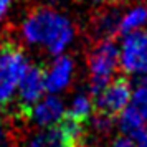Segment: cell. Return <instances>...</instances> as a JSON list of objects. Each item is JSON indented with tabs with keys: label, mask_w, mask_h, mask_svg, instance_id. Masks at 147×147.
Segmentation results:
<instances>
[{
	"label": "cell",
	"mask_w": 147,
	"mask_h": 147,
	"mask_svg": "<svg viewBox=\"0 0 147 147\" xmlns=\"http://www.w3.org/2000/svg\"><path fill=\"white\" fill-rule=\"evenodd\" d=\"M22 33L27 41L43 43L51 55H58L73 40L74 28L71 22L55 8L38 5L27 12Z\"/></svg>",
	"instance_id": "cell-1"
},
{
	"label": "cell",
	"mask_w": 147,
	"mask_h": 147,
	"mask_svg": "<svg viewBox=\"0 0 147 147\" xmlns=\"http://www.w3.org/2000/svg\"><path fill=\"white\" fill-rule=\"evenodd\" d=\"M28 63L18 43L5 41L0 45V109L5 111L18 88Z\"/></svg>",
	"instance_id": "cell-2"
},
{
	"label": "cell",
	"mask_w": 147,
	"mask_h": 147,
	"mask_svg": "<svg viewBox=\"0 0 147 147\" xmlns=\"http://www.w3.org/2000/svg\"><path fill=\"white\" fill-rule=\"evenodd\" d=\"M119 50L114 40L91 41L88 51V68H89V89L96 96L111 81V76L119 66Z\"/></svg>",
	"instance_id": "cell-3"
},
{
	"label": "cell",
	"mask_w": 147,
	"mask_h": 147,
	"mask_svg": "<svg viewBox=\"0 0 147 147\" xmlns=\"http://www.w3.org/2000/svg\"><path fill=\"white\" fill-rule=\"evenodd\" d=\"M47 89V69L41 65L28 66L18 84V109L20 119H32V109Z\"/></svg>",
	"instance_id": "cell-4"
},
{
	"label": "cell",
	"mask_w": 147,
	"mask_h": 147,
	"mask_svg": "<svg viewBox=\"0 0 147 147\" xmlns=\"http://www.w3.org/2000/svg\"><path fill=\"white\" fill-rule=\"evenodd\" d=\"M131 83L126 78H114L94 96V113L117 117L131 99Z\"/></svg>",
	"instance_id": "cell-5"
},
{
	"label": "cell",
	"mask_w": 147,
	"mask_h": 147,
	"mask_svg": "<svg viewBox=\"0 0 147 147\" xmlns=\"http://www.w3.org/2000/svg\"><path fill=\"white\" fill-rule=\"evenodd\" d=\"M122 5L117 0L104 2L91 13L89 18V32L91 41L99 40H113L119 35V25L122 20Z\"/></svg>",
	"instance_id": "cell-6"
},
{
	"label": "cell",
	"mask_w": 147,
	"mask_h": 147,
	"mask_svg": "<svg viewBox=\"0 0 147 147\" xmlns=\"http://www.w3.org/2000/svg\"><path fill=\"white\" fill-rule=\"evenodd\" d=\"M122 69L129 74L147 73V32L136 30L126 36L119 55Z\"/></svg>",
	"instance_id": "cell-7"
},
{
	"label": "cell",
	"mask_w": 147,
	"mask_h": 147,
	"mask_svg": "<svg viewBox=\"0 0 147 147\" xmlns=\"http://www.w3.org/2000/svg\"><path fill=\"white\" fill-rule=\"evenodd\" d=\"M63 102L55 96H48L47 99L35 104L32 109V119L41 127L53 126L56 121L63 116Z\"/></svg>",
	"instance_id": "cell-8"
},
{
	"label": "cell",
	"mask_w": 147,
	"mask_h": 147,
	"mask_svg": "<svg viewBox=\"0 0 147 147\" xmlns=\"http://www.w3.org/2000/svg\"><path fill=\"white\" fill-rule=\"evenodd\" d=\"M73 73V61L69 56H60L56 58L53 66L47 73V89L50 93H56L68 86Z\"/></svg>",
	"instance_id": "cell-9"
},
{
	"label": "cell",
	"mask_w": 147,
	"mask_h": 147,
	"mask_svg": "<svg viewBox=\"0 0 147 147\" xmlns=\"http://www.w3.org/2000/svg\"><path fill=\"white\" fill-rule=\"evenodd\" d=\"M147 23V5L140 3L131 8L127 13L122 15V20L119 25V35H129L136 32L139 27Z\"/></svg>",
	"instance_id": "cell-10"
},
{
	"label": "cell",
	"mask_w": 147,
	"mask_h": 147,
	"mask_svg": "<svg viewBox=\"0 0 147 147\" xmlns=\"http://www.w3.org/2000/svg\"><path fill=\"white\" fill-rule=\"evenodd\" d=\"M93 109H94V106H93L91 98H89L88 94H78V96L74 98L71 107L68 109L66 113L69 114L71 117H74L76 121L86 124L88 121H89V116L93 114Z\"/></svg>",
	"instance_id": "cell-11"
},
{
	"label": "cell",
	"mask_w": 147,
	"mask_h": 147,
	"mask_svg": "<svg viewBox=\"0 0 147 147\" xmlns=\"http://www.w3.org/2000/svg\"><path fill=\"white\" fill-rule=\"evenodd\" d=\"M131 106L147 122V84H137V89L132 94V104Z\"/></svg>",
	"instance_id": "cell-12"
},
{
	"label": "cell",
	"mask_w": 147,
	"mask_h": 147,
	"mask_svg": "<svg viewBox=\"0 0 147 147\" xmlns=\"http://www.w3.org/2000/svg\"><path fill=\"white\" fill-rule=\"evenodd\" d=\"M114 121H116V117H111V116H106V114H101V113H94L93 127L101 136H106V134H109L113 131Z\"/></svg>",
	"instance_id": "cell-13"
},
{
	"label": "cell",
	"mask_w": 147,
	"mask_h": 147,
	"mask_svg": "<svg viewBox=\"0 0 147 147\" xmlns=\"http://www.w3.org/2000/svg\"><path fill=\"white\" fill-rule=\"evenodd\" d=\"M111 147H136V142L129 136H119L113 140Z\"/></svg>",
	"instance_id": "cell-14"
},
{
	"label": "cell",
	"mask_w": 147,
	"mask_h": 147,
	"mask_svg": "<svg viewBox=\"0 0 147 147\" xmlns=\"http://www.w3.org/2000/svg\"><path fill=\"white\" fill-rule=\"evenodd\" d=\"M8 5H10V0H0V15H3L7 12Z\"/></svg>",
	"instance_id": "cell-15"
},
{
	"label": "cell",
	"mask_w": 147,
	"mask_h": 147,
	"mask_svg": "<svg viewBox=\"0 0 147 147\" xmlns=\"http://www.w3.org/2000/svg\"><path fill=\"white\" fill-rule=\"evenodd\" d=\"M94 2H102L104 3V2H111V0H94Z\"/></svg>",
	"instance_id": "cell-16"
},
{
	"label": "cell",
	"mask_w": 147,
	"mask_h": 147,
	"mask_svg": "<svg viewBox=\"0 0 147 147\" xmlns=\"http://www.w3.org/2000/svg\"><path fill=\"white\" fill-rule=\"evenodd\" d=\"M0 137H2V127H0Z\"/></svg>",
	"instance_id": "cell-17"
},
{
	"label": "cell",
	"mask_w": 147,
	"mask_h": 147,
	"mask_svg": "<svg viewBox=\"0 0 147 147\" xmlns=\"http://www.w3.org/2000/svg\"><path fill=\"white\" fill-rule=\"evenodd\" d=\"M81 147H88V146H84V144H83V146H81Z\"/></svg>",
	"instance_id": "cell-18"
}]
</instances>
